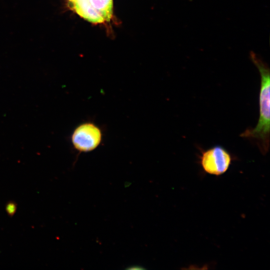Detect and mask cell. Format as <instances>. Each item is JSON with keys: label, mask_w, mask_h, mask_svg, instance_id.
<instances>
[{"label": "cell", "mask_w": 270, "mask_h": 270, "mask_svg": "<svg viewBox=\"0 0 270 270\" xmlns=\"http://www.w3.org/2000/svg\"><path fill=\"white\" fill-rule=\"evenodd\" d=\"M252 61L258 70L260 76L259 95V118L254 128L245 130L241 137L254 140L263 154H266L270 147V73L268 64L254 52H251Z\"/></svg>", "instance_id": "6da1fadb"}, {"label": "cell", "mask_w": 270, "mask_h": 270, "mask_svg": "<svg viewBox=\"0 0 270 270\" xmlns=\"http://www.w3.org/2000/svg\"><path fill=\"white\" fill-rule=\"evenodd\" d=\"M199 159L205 172L219 176L229 168L232 158L226 150L222 146H216L202 151Z\"/></svg>", "instance_id": "7a4b0ae2"}, {"label": "cell", "mask_w": 270, "mask_h": 270, "mask_svg": "<svg viewBox=\"0 0 270 270\" xmlns=\"http://www.w3.org/2000/svg\"><path fill=\"white\" fill-rule=\"evenodd\" d=\"M102 140L100 129L92 123L86 122L78 126L72 136L74 148L80 152H87L95 149Z\"/></svg>", "instance_id": "3957f363"}, {"label": "cell", "mask_w": 270, "mask_h": 270, "mask_svg": "<svg viewBox=\"0 0 270 270\" xmlns=\"http://www.w3.org/2000/svg\"><path fill=\"white\" fill-rule=\"evenodd\" d=\"M70 2L74 10L86 20L96 24L106 22L102 14L90 4L88 0H73Z\"/></svg>", "instance_id": "277c9868"}, {"label": "cell", "mask_w": 270, "mask_h": 270, "mask_svg": "<svg viewBox=\"0 0 270 270\" xmlns=\"http://www.w3.org/2000/svg\"><path fill=\"white\" fill-rule=\"evenodd\" d=\"M90 4L100 12L106 22H109L112 15V0H88Z\"/></svg>", "instance_id": "5b68a950"}, {"label": "cell", "mask_w": 270, "mask_h": 270, "mask_svg": "<svg viewBox=\"0 0 270 270\" xmlns=\"http://www.w3.org/2000/svg\"><path fill=\"white\" fill-rule=\"evenodd\" d=\"M17 204L12 200L8 202L5 206L6 214L10 217H12L16 214L17 210Z\"/></svg>", "instance_id": "8992f818"}, {"label": "cell", "mask_w": 270, "mask_h": 270, "mask_svg": "<svg viewBox=\"0 0 270 270\" xmlns=\"http://www.w3.org/2000/svg\"><path fill=\"white\" fill-rule=\"evenodd\" d=\"M69 0V2H70V1H72V0Z\"/></svg>", "instance_id": "52a82bcc"}]
</instances>
